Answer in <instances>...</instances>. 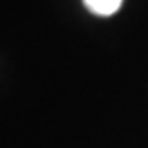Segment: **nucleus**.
Instances as JSON below:
<instances>
[{"label":"nucleus","instance_id":"1","mask_svg":"<svg viewBox=\"0 0 148 148\" xmlns=\"http://www.w3.org/2000/svg\"><path fill=\"white\" fill-rule=\"evenodd\" d=\"M121 2L123 0H85V6L98 16H112L119 10Z\"/></svg>","mask_w":148,"mask_h":148}]
</instances>
